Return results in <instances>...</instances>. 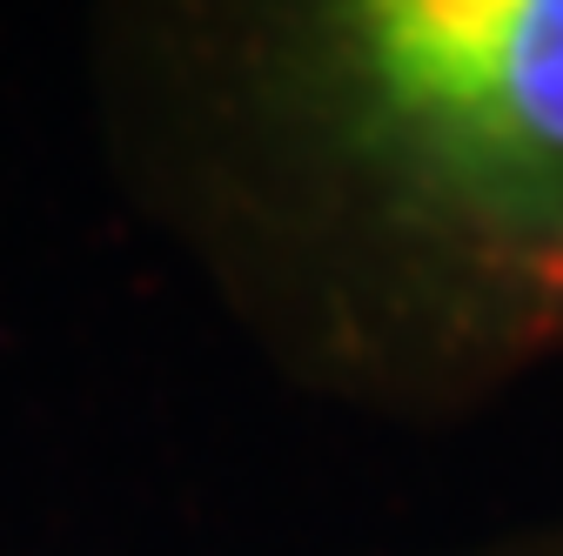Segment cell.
<instances>
[{"mask_svg": "<svg viewBox=\"0 0 563 556\" xmlns=\"http://www.w3.org/2000/svg\"><path fill=\"white\" fill-rule=\"evenodd\" d=\"M155 188L302 382L470 415L563 363V0H296L134 41Z\"/></svg>", "mask_w": 563, "mask_h": 556, "instance_id": "obj_1", "label": "cell"}, {"mask_svg": "<svg viewBox=\"0 0 563 556\" xmlns=\"http://www.w3.org/2000/svg\"><path fill=\"white\" fill-rule=\"evenodd\" d=\"M463 556H563V516H543V523H523V530H504Z\"/></svg>", "mask_w": 563, "mask_h": 556, "instance_id": "obj_2", "label": "cell"}]
</instances>
